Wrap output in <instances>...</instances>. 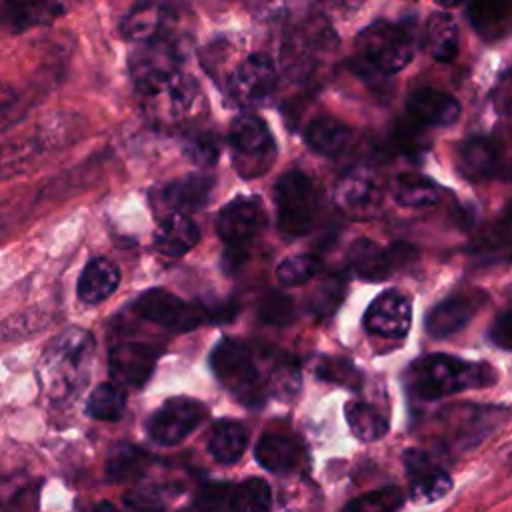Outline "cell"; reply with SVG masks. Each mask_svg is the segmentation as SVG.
<instances>
[{
    "mask_svg": "<svg viewBox=\"0 0 512 512\" xmlns=\"http://www.w3.org/2000/svg\"><path fill=\"white\" fill-rule=\"evenodd\" d=\"M146 466V454L132 444H116L106 458V476L114 482L134 480Z\"/></svg>",
    "mask_w": 512,
    "mask_h": 512,
    "instance_id": "d590c367",
    "label": "cell"
},
{
    "mask_svg": "<svg viewBox=\"0 0 512 512\" xmlns=\"http://www.w3.org/2000/svg\"><path fill=\"white\" fill-rule=\"evenodd\" d=\"M438 6H442V8H454V6H458V4H462L464 0H434Z\"/></svg>",
    "mask_w": 512,
    "mask_h": 512,
    "instance_id": "bcb514c9",
    "label": "cell"
},
{
    "mask_svg": "<svg viewBox=\"0 0 512 512\" xmlns=\"http://www.w3.org/2000/svg\"><path fill=\"white\" fill-rule=\"evenodd\" d=\"M184 50L172 36L142 44L130 58V74L144 94L182 72Z\"/></svg>",
    "mask_w": 512,
    "mask_h": 512,
    "instance_id": "30bf717a",
    "label": "cell"
},
{
    "mask_svg": "<svg viewBox=\"0 0 512 512\" xmlns=\"http://www.w3.org/2000/svg\"><path fill=\"white\" fill-rule=\"evenodd\" d=\"M134 312L148 322H154L178 332L192 330L204 320L198 308L160 288L140 294L138 300L134 302Z\"/></svg>",
    "mask_w": 512,
    "mask_h": 512,
    "instance_id": "4fadbf2b",
    "label": "cell"
},
{
    "mask_svg": "<svg viewBox=\"0 0 512 512\" xmlns=\"http://www.w3.org/2000/svg\"><path fill=\"white\" fill-rule=\"evenodd\" d=\"M142 96L146 100L148 114L160 124H188L204 108L200 84L184 72H178L176 76L144 92Z\"/></svg>",
    "mask_w": 512,
    "mask_h": 512,
    "instance_id": "ba28073f",
    "label": "cell"
},
{
    "mask_svg": "<svg viewBox=\"0 0 512 512\" xmlns=\"http://www.w3.org/2000/svg\"><path fill=\"white\" fill-rule=\"evenodd\" d=\"M248 432L244 424L236 420H220L210 434L208 450L214 460L222 464H234L246 450Z\"/></svg>",
    "mask_w": 512,
    "mask_h": 512,
    "instance_id": "f546056e",
    "label": "cell"
},
{
    "mask_svg": "<svg viewBox=\"0 0 512 512\" xmlns=\"http://www.w3.org/2000/svg\"><path fill=\"white\" fill-rule=\"evenodd\" d=\"M4 22L12 30L48 24L66 12L68 0H2Z\"/></svg>",
    "mask_w": 512,
    "mask_h": 512,
    "instance_id": "cb8c5ba5",
    "label": "cell"
},
{
    "mask_svg": "<svg viewBox=\"0 0 512 512\" xmlns=\"http://www.w3.org/2000/svg\"><path fill=\"white\" fill-rule=\"evenodd\" d=\"M510 464H512V454H510Z\"/></svg>",
    "mask_w": 512,
    "mask_h": 512,
    "instance_id": "c3c4849f",
    "label": "cell"
},
{
    "mask_svg": "<svg viewBox=\"0 0 512 512\" xmlns=\"http://www.w3.org/2000/svg\"><path fill=\"white\" fill-rule=\"evenodd\" d=\"M276 86V66L266 54L246 56L230 74L228 90L240 104L266 100Z\"/></svg>",
    "mask_w": 512,
    "mask_h": 512,
    "instance_id": "5bb4252c",
    "label": "cell"
},
{
    "mask_svg": "<svg viewBox=\"0 0 512 512\" xmlns=\"http://www.w3.org/2000/svg\"><path fill=\"white\" fill-rule=\"evenodd\" d=\"M352 140V130L332 116H318L306 126L308 146L322 156H338Z\"/></svg>",
    "mask_w": 512,
    "mask_h": 512,
    "instance_id": "f1b7e54d",
    "label": "cell"
},
{
    "mask_svg": "<svg viewBox=\"0 0 512 512\" xmlns=\"http://www.w3.org/2000/svg\"><path fill=\"white\" fill-rule=\"evenodd\" d=\"M210 366L220 384L240 402L254 406L264 400L268 380L248 344L234 338L220 340L210 354Z\"/></svg>",
    "mask_w": 512,
    "mask_h": 512,
    "instance_id": "7a4b0ae2",
    "label": "cell"
},
{
    "mask_svg": "<svg viewBox=\"0 0 512 512\" xmlns=\"http://www.w3.org/2000/svg\"><path fill=\"white\" fill-rule=\"evenodd\" d=\"M142 512H158V510H148V508H146V510H142Z\"/></svg>",
    "mask_w": 512,
    "mask_h": 512,
    "instance_id": "7dc6e473",
    "label": "cell"
},
{
    "mask_svg": "<svg viewBox=\"0 0 512 512\" xmlns=\"http://www.w3.org/2000/svg\"><path fill=\"white\" fill-rule=\"evenodd\" d=\"M438 416V438L446 450H468L498 430L508 410L492 404H458Z\"/></svg>",
    "mask_w": 512,
    "mask_h": 512,
    "instance_id": "277c9868",
    "label": "cell"
},
{
    "mask_svg": "<svg viewBox=\"0 0 512 512\" xmlns=\"http://www.w3.org/2000/svg\"><path fill=\"white\" fill-rule=\"evenodd\" d=\"M94 358V340L82 328H66L46 348L44 374L54 392H76L84 386Z\"/></svg>",
    "mask_w": 512,
    "mask_h": 512,
    "instance_id": "3957f363",
    "label": "cell"
},
{
    "mask_svg": "<svg viewBox=\"0 0 512 512\" xmlns=\"http://www.w3.org/2000/svg\"><path fill=\"white\" fill-rule=\"evenodd\" d=\"M300 458H302V450L298 442L284 434H276V432L262 434L256 444V460L268 472L286 474L298 466Z\"/></svg>",
    "mask_w": 512,
    "mask_h": 512,
    "instance_id": "4316f807",
    "label": "cell"
},
{
    "mask_svg": "<svg viewBox=\"0 0 512 512\" xmlns=\"http://www.w3.org/2000/svg\"><path fill=\"white\" fill-rule=\"evenodd\" d=\"M458 168L470 180H486L500 164L498 144L488 136H470L458 146Z\"/></svg>",
    "mask_w": 512,
    "mask_h": 512,
    "instance_id": "7402d4cb",
    "label": "cell"
},
{
    "mask_svg": "<svg viewBox=\"0 0 512 512\" xmlns=\"http://www.w3.org/2000/svg\"><path fill=\"white\" fill-rule=\"evenodd\" d=\"M178 12L170 0H142L122 18L120 32L132 42H152L172 36Z\"/></svg>",
    "mask_w": 512,
    "mask_h": 512,
    "instance_id": "7c38bea8",
    "label": "cell"
},
{
    "mask_svg": "<svg viewBox=\"0 0 512 512\" xmlns=\"http://www.w3.org/2000/svg\"><path fill=\"white\" fill-rule=\"evenodd\" d=\"M92 512H120V510L116 506H112L110 502H98Z\"/></svg>",
    "mask_w": 512,
    "mask_h": 512,
    "instance_id": "f6af8a7d",
    "label": "cell"
},
{
    "mask_svg": "<svg viewBox=\"0 0 512 512\" xmlns=\"http://www.w3.org/2000/svg\"><path fill=\"white\" fill-rule=\"evenodd\" d=\"M406 108L412 120L434 128L454 124L462 112L460 102L452 94L436 88L414 90L406 100Z\"/></svg>",
    "mask_w": 512,
    "mask_h": 512,
    "instance_id": "d6986e66",
    "label": "cell"
},
{
    "mask_svg": "<svg viewBox=\"0 0 512 512\" xmlns=\"http://www.w3.org/2000/svg\"><path fill=\"white\" fill-rule=\"evenodd\" d=\"M272 504V490L262 478H248L232 486L228 512H266Z\"/></svg>",
    "mask_w": 512,
    "mask_h": 512,
    "instance_id": "e575fe53",
    "label": "cell"
},
{
    "mask_svg": "<svg viewBox=\"0 0 512 512\" xmlns=\"http://www.w3.org/2000/svg\"><path fill=\"white\" fill-rule=\"evenodd\" d=\"M320 268V262L314 254H296L280 262L276 276L284 286H300L308 282Z\"/></svg>",
    "mask_w": 512,
    "mask_h": 512,
    "instance_id": "74e56055",
    "label": "cell"
},
{
    "mask_svg": "<svg viewBox=\"0 0 512 512\" xmlns=\"http://www.w3.org/2000/svg\"><path fill=\"white\" fill-rule=\"evenodd\" d=\"M316 374L328 382L344 384V386H358L360 384V372L340 358H322L316 366Z\"/></svg>",
    "mask_w": 512,
    "mask_h": 512,
    "instance_id": "60d3db41",
    "label": "cell"
},
{
    "mask_svg": "<svg viewBox=\"0 0 512 512\" xmlns=\"http://www.w3.org/2000/svg\"><path fill=\"white\" fill-rule=\"evenodd\" d=\"M212 186H214V180L210 176L190 174L166 186V190L162 192V198L170 208H174V212L186 214L202 208L208 202Z\"/></svg>",
    "mask_w": 512,
    "mask_h": 512,
    "instance_id": "83f0119b",
    "label": "cell"
},
{
    "mask_svg": "<svg viewBox=\"0 0 512 512\" xmlns=\"http://www.w3.org/2000/svg\"><path fill=\"white\" fill-rule=\"evenodd\" d=\"M488 338L492 340V344H496L498 348H504V350H512V306L502 310L490 330H488Z\"/></svg>",
    "mask_w": 512,
    "mask_h": 512,
    "instance_id": "7bdbcfd3",
    "label": "cell"
},
{
    "mask_svg": "<svg viewBox=\"0 0 512 512\" xmlns=\"http://www.w3.org/2000/svg\"><path fill=\"white\" fill-rule=\"evenodd\" d=\"M414 34L406 24L374 22L356 38V54L368 68L384 74L400 72L414 56Z\"/></svg>",
    "mask_w": 512,
    "mask_h": 512,
    "instance_id": "5b68a950",
    "label": "cell"
},
{
    "mask_svg": "<svg viewBox=\"0 0 512 512\" xmlns=\"http://www.w3.org/2000/svg\"><path fill=\"white\" fill-rule=\"evenodd\" d=\"M344 412H346V422L358 440L372 442L382 438L388 430V418L374 404L348 402Z\"/></svg>",
    "mask_w": 512,
    "mask_h": 512,
    "instance_id": "d6a6232c",
    "label": "cell"
},
{
    "mask_svg": "<svg viewBox=\"0 0 512 512\" xmlns=\"http://www.w3.org/2000/svg\"><path fill=\"white\" fill-rule=\"evenodd\" d=\"M230 154L236 172L244 178L264 174L274 158L276 146L266 122L254 114L238 116L230 126Z\"/></svg>",
    "mask_w": 512,
    "mask_h": 512,
    "instance_id": "8992f818",
    "label": "cell"
},
{
    "mask_svg": "<svg viewBox=\"0 0 512 512\" xmlns=\"http://www.w3.org/2000/svg\"><path fill=\"white\" fill-rule=\"evenodd\" d=\"M366 330L382 338H404L412 324V302L400 290L378 294L364 314Z\"/></svg>",
    "mask_w": 512,
    "mask_h": 512,
    "instance_id": "9a60e30c",
    "label": "cell"
},
{
    "mask_svg": "<svg viewBox=\"0 0 512 512\" xmlns=\"http://www.w3.org/2000/svg\"><path fill=\"white\" fill-rule=\"evenodd\" d=\"M126 410V392L116 382H104L96 386L88 400H86V412L96 420H118Z\"/></svg>",
    "mask_w": 512,
    "mask_h": 512,
    "instance_id": "836d02e7",
    "label": "cell"
},
{
    "mask_svg": "<svg viewBox=\"0 0 512 512\" xmlns=\"http://www.w3.org/2000/svg\"><path fill=\"white\" fill-rule=\"evenodd\" d=\"M424 44L428 54L438 62L454 60L458 52V28L450 14L436 12L426 24Z\"/></svg>",
    "mask_w": 512,
    "mask_h": 512,
    "instance_id": "4dcf8cb0",
    "label": "cell"
},
{
    "mask_svg": "<svg viewBox=\"0 0 512 512\" xmlns=\"http://www.w3.org/2000/svg\"><path fill=\"white\" fill-rule=\"evenodd\" d=\"M348 264L358 278L370 282L384 280L396 270L390 250L378 246L368 238H360L350 246Z\"/></svg>",
    "mask_w": 512,
    "mask_h": 512,
    "instance_id": "d4e9b609",
    "label": "cell"
},
{
    "mask_svg": "<svg viewBox=\"0 0 512 512\" xmlns=\"http://www.w3.org/2000/svg\"><path fill=\"white\" fill-rule=\"evenodd\" d=\"M232 486L234 484H224V482H212V484L204 486L196 496L198 510H202V512H224V510H228Z\"/></svg>",
    "mask_w": 512,
    "mask_h": 512,
    "instance_id": "b9f144b4",
    "label": "cell"
},
{
    "mask_svg": "<svg viewBox=\"0 0 512 512\" xmlns=\"http://www.w3.org/2000/svg\"><path fill=\"white\" fill-rule=\"evenodd\" d=\"M258 314L268 324L284 326L294 318V304L282 292H268L258 304Z\"/></svg>",
    "mask_w": 512,
    "mask_h": 512,
    "instance_id": "f35d334b",
    "label": "cell"
},
{
    "mask_svg": "<svg viewBox=\"0 0 512 512\" xmlns=\"http://www.w3.org/2000/svg\"><path fill=\"white\" fill-rule=\"evenodd\" d=\"M120 284V270L108 258L90 260L78 278V298L84 304H98L114 294Z\"/></svg>",
    "mask_w": 512,
    "mask_h": 512,
    "instance_id": "484cf974",
    "label": "cell"
},
{
    "mask_svg": "<svg viewBox=\"0 0 512 512\" xmlns=\"http://www.w3.org/2000/svg\"><path fill=\"white\" fill-rule=\"evenodd\" d=\"M466 16L484 40H500L512 32V0H470Z\"/></svg>",
    "mask_w": 512,
    "mask_h": 512,
    "instance_id": "44dd1931",
    "label": "cell"
},
{
    "mask_svg": "<svg viewBox=\"0 0 512 512\" xmlns=\"http://www.w3.org/2000/svg\"><path fill=\"white\" fill-rule=\"evenodd\" d=\"M276 200V222L282 234L302 236L310 232L316 212L318 196L312 180L300 170H290L280 176L274 188Z\"/></svg>",
    "mask_w": 512,
    "mask_h": 512,
    "instance_id": "52a82bcc",
    "label": "cell"
},
{
    "mask_svg": "<svg viewBox=\"0 0 512 512\" xmlns=\"http://www.w3.org/2000/svg\"><path fill=\"white\" fill-rule=\"evenodd\" d=\"M498 380L494 366L450 354H428L406 370V386L420 400H438L466 390L488 388Z\"/></svg>",
    "mask_w": 512,
    "mask_h": 512,
    "instance_id": "6da1fadb",
    "label": "cell"
},
{
    "mask_svg": "<svg viewBox=\"0 0 512 512\" xmlns=\"http://www.w3.org/2000/svg\"><path fill=\"white\" fill-rule=\"evenodd\" d=\"M336 206L350 218H370L380 204V184L368 168L348 170L334 188Z\"/></svg>",
    "mask_w": 512,
    "mask_h": 512,
    "instance_id": "2e32d148",
    "label": "cell"
},
{
    "mask_svg": "<svg viewBox=\"0 0 512 512\" xmlns=\"http://www.w3.org/2000/svg\"><path fill=\"white\" fill-rule=\"evenodd\" d=\"M362 0H324V12H350L352 8H356Z\"/></svg>",
    "mask_w": 512,
    "mask_h": 512,
    "instance_id": "ee69618b",
    "label": "cell"
},
{
    "mask_svg": "<svg viewBox=\"0 0 512 512\" xmlns=\"http://www.w3.org/2000/svg\"><path fill=\"white\" fill-rule=\"evenodd\" d=\"M392 194L400 206L424 208V206H432L438 202L440 188L434 180H430L422 174L408 172V174H400L394 180Z\"/></svg>",
    "mask_w": 512,
    "mask_h": 512,
    "instance_id": "1f68e13d",
    "label": "cell"
},
{
    "mask_svg": "<svg viewBox=\"0 0 512 512\" xmlns=\"http://www.w3.org/2000/svg\"><path fill=\"white\" fill-rule=\"evenodd\" d=\"M266 222L264 208L258 198H234L218 214L216 230L228 248V260L240 264L250 244L262 232Z\"/></svg>",
    "mask_w": 512,
    "mask_h": 512,
    "instance_id": "9c48e42d",
    "label": "cell"
},
{
    "mask_svg": "<svg viewBox=\"0 0 512 512\" xmlns=\"http://www.w3.org/2000/svg\"><path fill=\"white\" fill-rule=\"evenodd\" d=\"M206 418V406L194 398H168L146 422L150 438L158 444L172 446L182 442Z\"/></svg>",
    "mask_w": 512,
    "mask_h": 512,
    "instance_id": "8fae6325",
    "label": "cell"
},
{
    "mask_svg": "<svg viewBox=\"0 0 512 512\" xmlns=\"http://www.w3.org/2000/svg\"><path fill=\"white\" fill-rule=\"evenodd\" d=\"M186 154L198 166H212L220 154L218 138L212 132H196L186 142Z\"/></svg>",
    "mask_w": 512,
    "mask_h": 512,
    "instance_id": "ab89813d",
    "label": "cell"
},
{
    "mask_svg": "<svg viewBox=\"0 0 512 512\" xmlns=\"http://www.w3.org/2000/svg\"><path fill=\"white\" fill-rule=\"evenodd\" d=\"M482 298L472 294H456L438 302L426 316V332L434 338H446L462 330L478 312Z\"/></svg>",
    "mask_w": 512,
    "mask_h": 512,
    "instance_id": "ffe728a7",
    "label": "cell"
},
{
    "mask_svg": "<svg viewBox=\"0 0 512 512\" xmlns=\"http://www.w3.org/2000/svg\"><path fill=\"white\" fill-rule=\"evenodd\" d=\"M404 464L410 478V494L416 502H436L452 490L450 474L420 448L404 452Z\"/></svg>",
    "mask_w": 512,
    "mask_h": 512,
    "instance_id": "e0dca14e",
    "label": "cell"
},
{
    "mask_svg": "<svg viewBox=\"0 0 512 512\" xmlns=\"http://www.w3.org/2000/svg\"><path fill=\"white\" fill-rule=\"evenodd\" d=\"M158 360V350L144 342H120L110 348L108 366L110 376L116 384L142 386Z\"/></svg>",
    "mask_w": 512,
    "mask_h": 512,
    "instance_id": "ac0fdd59",
    "label": "cell"
},
{
    "mask_svg": "<svg viewBox=\"0 0 512 512\" xmlns=\"http://www.w3.org/2000/svg\"><path fill=\"white\" fill-rule=\"evenodd\" d=\"M200 240L198 226L192 218L182 212L168 214L156 228L154 244L156 248L170 258H178L188 254Z\"/></svg>",
    "mask_w": 512,
    "mask_h": 512,
    "instance_id": "603a6c76",
    "label": "cell"
},
{
    "mask_svg": "<svg viewBox=\"0 0 512 512\" xmlns=\"http://www.w3.org/2000/svg\"><path fill=\"white\" fill-rule=\"evenodd\" d=\"M402 504L404 492L396 486H384L354 498L342 512H398Z\"/></svg>",
    "mask_w": 512,
    "mask_h": 512,
    "instance_id": "8d00e7d4",
    "label": "cell"
}]
</instances>
